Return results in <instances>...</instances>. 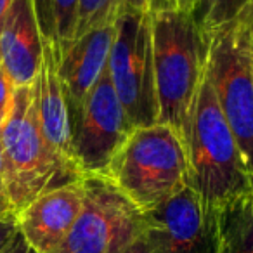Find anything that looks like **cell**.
<instances>
[{
    "instance_id": "1",
    "label": "cell",
    "mask_w": 253,
    "mask_h": 253,
    "mask_svg": "<svg viewBox=\"0 0 253 253\" xmlns=\"http://www.w3.org/2000/svg\"><path fill=\"white\" fill-rule=\"evenodd\" d=\"M153 68L158 123L186 144L189 120L208 57V40L189 12L167 9L151 14Z\"/></svg>"
},
{
    "instance_id": "2",
    "label": "cell",
    "mask_w": 253,
    "mask_h": 253,
    "mask_svg": "<svg viewBox=\"0 0 253 253\" xmlns=\"http://www.w3.org/2000/svg\"><path fill=\"white\" fill-rule=\"evenodd\" d=\"M186 153L189 186L200 196L208 213L253 191V180L231 126L220 111L207 68L193 104Z\"/></svg>"
},
{
    "instance_id": "3",
    "label": "cell",
    "mask_w": 253,
    "mask_h": 253,
    "mask_svg": "<svg viewBox=\"0 0 253 253\" xmlns=\"http://www.w3.org/2000/svg\"><path fill=\"white\" fill-rule=\"evenodd\" d=\"M4 186L16 215L39 194L82 179L47 142L39 122L35 88L18 87L11 115L0 130Z\"/></svg>"
},
{
    "instance_id": "4",
    "label": "cell",
    "mask_w": 253,
    "mask_h": 253,
    "mask_svg": "<svg viewBox=\"0 0 253 253\" xmlns=\"http://www.w3.org/2000/svg\"><path fill=\"white\" fill-rule=\"evenodd\" d=\"M104 177L139 210L148 211L189 186L186 144L163 123L134 128Z\"/></svg>"
},
{
    "instance_id": "5",
    "label": "cell",
    "mask_w": 253,
    "mask_h": 253,
    "mask_svg": "<svg viewBox=\"0 0 253 253\" xmlns=\"http://www.w3.org/2000/svg\"><path fill=\"white\" fill-rule=\"evenodd\" d=\"M108 73L134 128L158 123L151 14L130 7L122 9L116 19Z\"/></svg>"
},
{
    "instance_id": "6",
    "label": "cell",
    "mask_w": 253,
    "mask_h": 253,
    "mask_svg": "<svg viewBox=\"0 0 253 253\" xmlns=\"http://www.w3.org/2000/svg\"><path fill=\"white\" fill-rule=\"evenodd\" d=\"M245 28L224 26L208 40L207 77L253 180V80Z\"/></svg>"
},
{
    "instance_id": "7",
    "label": "cell",
    "mask_w": 253,
    "mask_h": 253,
    "mask_svg": "<svg viewBox=\"0 0 253 253\" xmlns=\"http://www.w3.org/2000/svg\"><path fill=\"white\" fill-rule=\"evenodd\" d=\"M84 205L52 253H122L144 231V213L108 177L85 175Z\"/></svg>"
},
{
    "instance_id": "8",
    "label": "cell",
    "mask_w": 253,
    "mask_h": 253,
    "mask_svg": "<svg viewBox=\"0 0 253 253\" xmlns=\"http://www.w3.org/2000/svg\"><path fill=\"white\" fill-rule=\"evenodd\" d=\"M132 132L134 125L106 70L90 94L71 113V144L82 175L104 177L113 156Z\"/></svg>"
},
{
    "instance_id": "9",
    "label": "cell",
    "mask_w": 253,
    "mask_h": 253,
    "mask_svg": "<svg viewBox=\"0 0 253 253\" xmlns=\"http://www.w3.org/2000/svg\"><path fill=\"white\" fill-rule=\"evenodd\" d=\"M142 213L151 253H215L213 215L191 186Z\"/></svg>"
},
{
    "instance_id": "10",
    "label": "cell",
    "mask_w": 253,
    "mask_h": 253,
    "mask_svg": "<svg viewBox=\"0 0 253 253\" xmlns=\"http://www.w3.org/2000/svg\"><path fill=\"white\" fill-rule=\"evenodd\" d=\"M82 179L39 194L16 215L19 232L37 253H52L71 231L84 205Z\"/></svg>"
},
{
    "instance_id": "11",
    "label": "cell",
    "mask_w": 253,
    "mask_h": 253,
    "mask_svg": "<svg viewBox=\"0 0 253 253\" xmlns=\"http://www.w3.org/2000/svg\"><path fill=\"white\" fill-rule=\"evenodd\" d=\"M43 39L32 0H12L0 26V66L14 87H30L42 66Z\"/></svg>"
},
{
    "instance_id": "12",
    "label": "cell",
    "mask_w": 253,
    "mask_h": 253,
    "mask_svg": "<svg viewBox=\"0 0 253 253\" xmlns=\"http://www.w3.org/2000/svg\"><path fill=\"white\" fill-rule=\"evenodd\" d=\"M59 52L52 42H43L42 66L33 82L39 122L47 142L66 165L78 173L71 144V113L66 92L59 78ZM82 175V173H80ZM84 177V175H82Z\"/></svg>"
},
{
    "instance_id": "13",
    "label": "cell",
    "mask_w": 253,
    "mask_h": 253,
    "mask_svg": "<svg viewBox=\"0 0 253 253\" xmlns=\"http://www.w3.org/2000/svg\"><path fill=\"white\" fill-rule=\"evenodd\" d=\"M115 32L116 21L90 30L59 56L57 71L66 92L70 113L84 102L108 70Z\"/></svg>"
},
{
    "instance_id": "14",
    "label": "cell",
    "mask_w": 253,
    "mask_h": 253,
    "mask_svg": "<svg viewBox=\"0 0 253 253\" xmlns=\"http://www.w3.org/2000/svg\"><path fill=\"white\" fill-rule=\"evenodd\" d=\"M215 253H253V191L211 211Z\"/></svg>"
},
{
    "instance_id": "15",
    "label": "cell",
    "mask_w": 253,
    "mask_h": 253,
    "mask_svg": "<svg viewBox=\"0 0 253 253\" xmlns=\"http://www.w3.org/2000/svg\"><path fill=\"white\" fill-rule=\"evenodd\" d=\"M123 9V0H78L75 39L108 23H115Z\"/></svg>"
},
{
    "instance_id": "16",
    "label": "cell",
    "mask_w": 253,
    "mask_h": 253,
    "mask_svg": "<svg viewBox=\"0 0 253 253\" xmlns=\"http://www.w3.org/2000/svg\"><path fill=\"white\" fill-rule=\"evenodd\" d=\"M234 2L236 0H196L191 16L205 39L210 40L215 32L227 25Z\"/></svg>"
},
{
    "instance_id": "17",
    "label": "cell",
    "mask_w": 253,
    "mask_h": 253,
    "mask_svg": "<svg viewBox=\"0 0 253 253\" xmlns=\"http://www.w3.org/2000/svg\"><path fill=\"white\" fill-rule=\"evenodd\" d=\"M78 0H54V30L59 56L73 43L77 26Z\"/></svg>"
},
{
    "instance_id": "18",
    "label": "cell",
    "mask_w": 253,
    "mask_h": 253,
    "mask_svg": "<svg viewBox=\"0 0 253 253\" xmlns=\"http://www.w3.org/2000/svg\"><path fill=\"white\" fill-rule=\"evenodd\" d=\"M35 18L39 23L40 35L43 42L56 45V30H54V0H32Z\"/></svg>"
},
{
    "instance_id": "19",
    "label": "cell",
    "mask_w": 253,
    "mask_h": 253,
    "mask_svg": "<svg viewBox=\"0 0 253 253\" xmlns=\"http://www.w3.org/2000/svg\"><path fill=\"white\" fill-rule=\"evenodd\" d=\"M14 84L0 66V130H2V126L7 122L9 115H11L12 102H14Z\"/></svg>"
},
{
    "instance_id": "20",
    "label": "cell",
    "mask_w": 253,
    "mask_h": 253,
    "mask_svg": "<svg viewBox=\"0 0 253 253\" xmlns=\"http://www.w3.org/2000/svg\"><path fill=\"white\" fill-rule=\"evenodd\" d=\"M123 7L137 9L148 14L167 9H177V0H123Z\"/></svg>"
},
{
    "instance_id": "21",
    "label": "cell",
    "mask_w": 253,
    "mask_h": 253,
    "mask_svg": "<svg viewBox=\"0 0 253 253\" xmlns=\"http://www.w3.org/2000/svg\"><path fill=\"white\" fill-rule=\"evenodd\" d=\"M252 18H253V0H236L231 11V19H229V23L225 26L232 25V26H239V28H245Z\"/></svg>"
},
{
    "instance_id": "22",
    "label": "cell",
    "mask_w": 253,
    "mask_h": 253,
    "mask_svg": "<svg viewBox=\"0 0 253 253\" xmlns=\"http://www.w3.org/2000/svg\"><path fill=\"white\" fill-rule=\"evenodd\" d=\"M18 231H19V227H18V218L16 217L0 218V252L11 243V239L14 238Z\"/></svg>"
},
{
    "instance_id": "23",
    "label": "cell",
    "mask_w": 253,
    "mask_h": 253,
    "mask_svg": "<svg viewBox=\"0 0 253 253\" xmlns=\"http://www.w3.org/2000/svg\"><path fill=\"white\" fill-rule=\"evenodd\" d=\"M0 253H37V252L28 245V241L25 239V236L18 231L14 238L11 239V243H9V245L5 246Z\"/></svg>"
},
{
    "instance_id": "24",
    "label": "cell",
    "mask_w": 253,
    "mask_h": 253,
    "mask_svg": "<svg viewBox=\"0 0 253 253\" xmlns=\"http://www.w3.org/2000/svg\"><path fill=\"white\" fill-rule=\"evenodd\" d=\"M7 217H16V210L12 207L11 200H9L5 187L0 186V218H7Z\"/></svg>"
},
{
    "instance_id": "25",
    "label": "cell",
    "mask_w": 253,
    "mask_h": 253,
    "mask_svg": "<svg viewBox=\"0 0 253 253\" xmlns=\"http://www.w3.org/2000/svg\"><path fill=\"white\" fill-rule=\"evenodd\" d=\"M122 253H151V250H149L148 241H146L144 231H142V234L139 236V238L135 239V241H132L130 245L126 246V248L123 250Z\"/></svg>"
},
{
    "instance_id": "26",
    "label": "cell",
    "mask_w": 253,
    "mask_h": 253,
    "mask_svg": "<svg viewBox=\"0 0 253 253\" xmlns=\"http://www.w3.org/2000/svg\"><path fill=\"white\" fill-rule=\"evenodd\" d=\"M11 5H12V0H0V26H2V23H4Z\"/></svg>"
},
{
    "instance_id": "27",
    "label": "cell",
    "mask_w": 253,
    "mask_h": 253,
    "mask_svg": "<svg viewBox=\"0 0 253 253\" xmlns=\"http://www.w3.org/2000/svg\"><path fill=\"white\" fill-rule=\"evenodd\" d=\"M194 4H196V0H177V9H180V11H184V12H189L191 14Z\"/></svg>"
},
{
    "instance_id": "28",
    "label": "cell",
    "mask_w": 253,
    "mask_h": 253,
    "mask_svg": "<svg viewBox=\"0 0 253 253\" xmlns=\"http://www.w3.org/2000/svg\"><path fill=\"white\" fill-rule=\"evenodd\" d=\"M245 30H246V35H248L250 47H252V50H253V18L248 21V25L245 26Z\"/></svg>"
},
{
    "instance_id": "29",
    "label": "cell",
    "mask_w": 253,
    "mask_h": 253,
    "mask_svg": "<svg viewBox=\"0 0 253 253\" xmlns=\"http://www.w3.org/2000/svg\"><path fill=\"white\" fill-rule=\"evenodd\" d=\"M0 186H4V158H2V149H0Z\"/></svg>"
},
{
    "instance_id": "30",
    "label": "cell",
    "mask_w": 253,
    "mask_h": 253,
    "mask_svg": "<svg viewBox=\"0 0 253 253\" xmlns=\"http://www.w3.org/2000/svg\"><path fill=\"white\" fill-rule=\"evenodd\" d=\"M250 50H252V47H250ZM250 57H252V80H253V50L250 52Z\"/></svg>"
}]
</instances>
